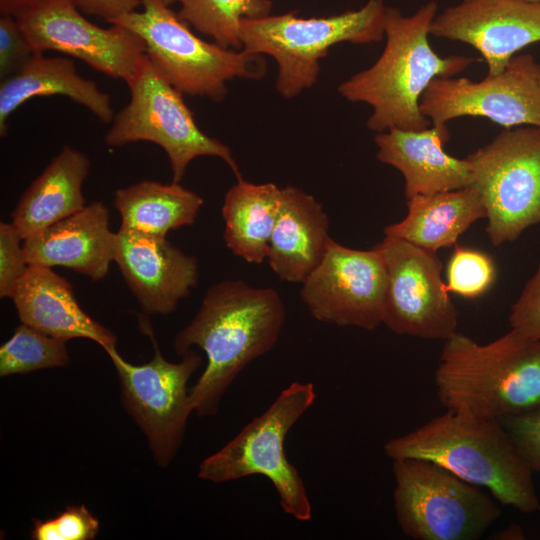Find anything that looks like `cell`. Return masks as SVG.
Here are the masks:
<instances>
[{"label":"cell","mask_w":540,"mask_h":540,"mask_svg":"<svg viewBox=\"0 0 540 540\" xmlns=\"http://www.w3.org/2000/svg\"><path fill=\"white\" fill-rule=\"evenodd\" d=\"M472 184L486 209V232L499 246L540 223V128L504 129L468 155Z\"/></svg>","instance_id":"10"},{"label":"cell","mask_w":540,"mask_h":540,"mask_svg":"<svg viewBox=\"0 0 540 540\" xmlns=\"http://www.w3.org/2000/svg\"><path fill=\"white\" fill-rule=\"evenodd\" d=\"M203 203L201 196L177 182L144 180L119 188L114 194L120 228L160 237L192 225Z\"/></svg>","instance_id":"26"},{"label":"cell","mask_w":540,"mask_h":540,"mask_svg":"<svg viewBox=\"0 0 540 540\" xmlns=\"http://www.w3.org/2000/svg\"><path fill=\"white\" fill-rule=\"evenodd\" d=\"M114 262L144 313L168 315L199 280L196 257L166 237L119 228Z\"/></svg>","instance_id":"17"},{"label":"cell","mask_w":540,"mask_h":540,"mask_svg":"<svg viewBox=\"0 0 540 540\" xmlns=\"http://www.w3.org/2000/svg\"><path fill=\"white\" fill-rule=\"evenodd\" d=\"M450 138L446 124L423 130L392 128L377 133V158L396 168L404 177L406 198L419 194L457 190L471 186L469 160L444 151Z\"/></svg>","instance_id":"19"},{"label":"cell","mask_w":540,"mask_h":540,"mask_svg":"<svg viewBox=\"0 0 540 540\" xmlns=\"http://www.w3.org/2000/svg\"><path fill=\"white\" fill-rule=\"evenodd\" d=\"M99 526V520L85 505H69L54 518L34 519L30 537L34 540H92Z\"/></svg>","instance_id":"30"},{"label":"cell","mask_w":540,"mask_h":540,"mask_svg":"<svg viewBox=\"0 0 540 540\" xmlns=\"http://www.w3.org/2000/svg\"><path fill=\"white\" fill-rule=\"evenodd\" d=\"M130 100L113 118L104 140L120 147L146 141L167 154L173 182L180 183L190 162L201 156L222 159L236 178H242L231 149L205 134L177 90L144 54L126 81Z\"/></svg>","instance_id":"8"},{"label":"cell","mask_w":540,"mask_h":540,"mask_svg":"<svg viewBox=\"0 0 540 540\" xmlns=\"http://www.w3.org/2000/svg\"><path fill=\"white\" fill-rule=\"evenodd\" d=\"M166 5L179 3L178 17L218 45L240 49V24L245 18L269 15L270 0H161Z\"/></svg>","instance_id":"27"},{"label":"cell","mask_w":540,"mask_h":540,"mask_svg":"<svg viewBox=\"0 0 540 540\" xmlns=\"http://www.w3.org/2000/svg\"><path fill=\"white\" fill-rule=\"evenodd\" d=\"M510 435L525 462L540 472V407L498 420Z\"/></svg>","instance_id":"32"},{"label":"cell","mask_w":540,"mask_h":540,"mask_svg":"<svg viewBox=\"0 0 540 540\" xmlns=\"http://www.w3.org/2000/svg\"><path fill=\"white\" fill-rule=\"evenodd\" d=\"M430 35L474 47L487 74L497 75L517 52L540 42V2L461 0L436 15Z\"/></svg>","instance_id":"16"},{"label":"cell","mask_w":540,"mask_h":540,"mask_svg":"<svg viewBox=\"0 0 540 540\" xmlns=\"http://www.w3.org/2000/svg\"><path fill=\"white\" fill-rule=\"evenodd\" d=\"M154 348L152 359L134 365L121 357L117 349L106 352L118 374L122 402L145 434L149 448L161 467L176 456L193 408L187 385L193 373L202 365V357L190 349L178 362L165 359L158 347L148 321H141Z\"/></svg>","instance_id":"11"},{"label":"cell","mask_w":540,"mask_h":540,"mask_svg":"<svg viewBox=\"0 0 540 540\" xmlns=\"http://www.w3.org/2000/svg\"><path fill=\"white\" fill-rule=\"evenodd\" d=\"M62 95L86 107L100 121L109 123L114 112L109 94L83 78L74 62L35 52L29 61L0 85V134L5 136L9 116L34 97Z\"/></svg>","instance_id":"23"},{"label":"cell","mask_w":540,"mask_h":540,"mask_svg":"<svg viewBox=\"0 0 540 540\" xmlns=\"http://www.w3.org/2000/svg\"><path fill=\"white\" fill-rule=\"evenodd\" d=\"M286 319L279 293L227 279L211 286L192 320L175 337L174 349L183 355L201 349L206 367L190 389L198 416H214L221 399L240 372L277 344Z\"/></svg>","instance_id":"1"},{"label":"cell","mask_w":540,"mask_h":540,"mask_svg":"<svg viewBox=\"0 0 540 540\" xmlns=\"http://www.w3.org/2000/svg\"><path fill=\"white\" fill-rule=\"evenodd\" d=\"M509 323L520 336L540 340V262L535 274L511 306Z\"/></svg>","instance_id":"34"},{"label":"cell","mask_w":540,"mask_h":540,"mask_svg":"<svg viewBox=\"0 0 540 540\" xmlns=\"http://www.w3.org/2000/svg\"><path fill=\"white\" fill-rule=\"evenodd\" d=\"M377 245L387 268L382 324L398 335L423 339L445 341L457 332L458 312L436 252L390 236Z\"/></svg>","instance_id":"12"},{"label":"cell","mask_w":540,"mask_h":540,"mask_svg":"<svg viewBox=\"0 0 540 540\" xmlns=\"http://www.w3.org/2000/svg\"><path fill=\"white\" fill-rule=\"evenodd\" d=\"M301 284L300 298L320 322L369 331L383 322L387 268L378 245L359 250L332 239L321 263Z\"/></svg>","instance_id":"14"},{"label":"cell","mask_w":540,"mask_h":540,"mask_svg":"<svg viewBox=\"0 0 540 540\" xmlns=\"http://www.w3.org/2000/svg\"><path fill=\"white\" fill-rule=\"evenodd\" d=\"M407 209L406 217L388 225L384 235L434 252L455 245L474 222L486 218L484 203L473 186L412 196Z\"/></svg>","instance_id":"24"},{"label":"cell","mask_w":540,"mask_h":540,"mask_svg":"<svg viewBox=\"0 0 540 540\" xmlns=\"http://www.w3.org/2000/svg\"><path fill=\"white\" fill-rule=\"evenodd\" d=\"M397 523L414 540H476L501 516L478 486L430 460H393Z\"/></svg>","instance_id":"9"},{"label":"cell","mask_w":540,"mask_h":540,"mask_svg":"<svg viewBox=\"0 0 540 540\" xmlns=\"http://www.w3.org/2000/svg\"><path fill=\"white\" fill-rule=\"evenodd\" d=\"M29 264L25 257L23 239L14 226L0 223V297H11Z\"/></svg>","instance_id":"31"},{"label":"cell","mask_w":540,"mask_h":540,"mask_svg":"<svg viewBox=\"0 0 540 540\" xmlns=\"http://www.w3.org/2000/svg\"><path fill=\"white\" fill-rule=\"evenodd\" d=\"M66 342L21 323L0 347V376L66 366L70 360Z\"/></svg>","instance_id":"28"},{"label":"cell","mask_w":540,"mask_h":540,"mask_svg":"<svg viewBox=\"0 0 540 540\" xmlns=\"http://www.w3.org/2000/svg\"><path fill=\"white\" fill-rule=\"evenodd\" d=\"M392 459L421 458L484 487L501 504L533 513L540 503L533 472L498 420L446 410L383 446Z\"/></svg>","instance_id":"3"},{"label":"cell","mask_w":540,"mask_h":540,"mask_svg":"<svg viewBox=\"0 0 540 540\" xmlns=\"http://www.w3.org/2000/svg\"><path fill=\"white\" fill-rule=\"evenodd\" d=\"M491 536L490 539L495 540H521L525 538L522 528L514 523L493 533Z\"/></svg>","instance_id":"37"},{"label":"cell","mask_w":540,"mask_h":540,"mask_svg":"<svg viewBox=\"0 0 540 540\" xmlns=\"http://www.w3.org/2000/svg\"><path fill=\"white\" fill-rule=\"evenodd\" d=\"M527 1H531V2H540V0H527Z\"/></svg>","instance_id":"39"},{"label":"cell","mask_w":540,"mask_h":540,"mask_svg":"<svg viewBox=\"0 0 540 540\" xmlns=\"http://www.w3.org/2000/svg\"><path fill=\"white\" fill-rule=\"evenodd\" d=\"M437 3L423 4L413 15L386 7L385 48L369 68L341 83L338 91L351 102L372 107L367 127L377 133L392 128L423 130L431 121L420 110V99L435 78L453 77L476 58L439 56L430 46V27Z\"/></svg>","instance_id":"2"},{"label":"cell","mask_w":540,"mask_h":540,"mask_svg":"<svg viewBox=\"0 0 540 540\" xmlns=\"http://www.w3.org/2000/svg\"><path fill=\"white\" fill-rule=\"evenodd\" d=\"M322 204L295 186L282 188L269 243L268 265L282 281L302 283L321 263L332 240Z\"/></svg>","instance_id":"21"},{"label":"cell","mask_w":540,"mask_h":540,"mask_svg":"<svg viewBox=\"0 0 540 540\" xmlns=\"http://www.w3.org/2000/svg\"><path fill=\"white\" fill-rule=\"evenodd\" d=\"M281 193L274 183L254 184L243 178L227 190L221 208L223 238L235 256L253 264L267 259Z\"/></svg>","instance_id":"25"},{"label":"cell","mask_w":540,"mask_h":540,"mask_svg":"<svg viewBox=\"0 0 540 540\" xmlns=\"http://www.w3.org/2000/svg\"><path fill=\"white\" fill-rule=\"evenodd\" d=\"M315 400L313 383L289 384L262 414L201 462L198 477L218 484L262 475L273 484L286 514L298 521H309L312 508L306 487L287 459L284 443L290 429Z\"/></svg>","instance_id":"6"},{"label":"cell","mask_w":540,"mask_h":540,"mask_svg":"<svg viewBox=\"0 0 540 540\" xmlns=\"http://www.w3.org/2000/svg\"><path fill=\"white\" fill-rule=\"evenodd\" d=\"M435 388L446 410L499 420L540 407V340L514 330L487 344L455 332L445 340Z\"/></svg>","instance_id":"4"},{"label":"cell","mask_w":540,"mask_h":540,"mask_svg":"<svg viewBox=\"0 0 540 540\" xmlns=\"http://www.w3.org/2000/svg\"><path fill=\"white\" fill-rule=\"evenodd\" d=\"M538 65L531 54H520L501 73L487 74L479 82L435 78L421 96V113L432 125L471 116L487 118L505 129L540 128Z\"/></svg>","instance_id":"13"},{"label":"cell","mask_w":540,"mask_h":540,"mask_svg":"<svg viewBox=\"0 0 540 540\" xmlns=\"http://www.w3.org/2000/svg\"><path fill=\"white\" fill-rule=\"evenodd\" d=\"M383 0H368L360 9L322 18H300L295 11L245 18L240 24L242 48L269 55L278 65L276 89L292 98L312 87L320 60L342 42L371 44L385 36Z\"/></svg>","instance_id":"5"},{"label":"cell","mask_w":540,"mask_h":540,"mask_svg":"<svg viewBox=\"0 0 540 540\" xmlns=\"http://www.w3.org/2000/svg\"><path fill=\"white\" fill-rule=\"evenodd\" d=\"M89 168L88 157L68 145L52 158L11 213V224L23 240L85 207L82 187Z\"/></svg>","instance_id":"22"},{"label":"cell","mask_w":540,"mask_h":540,"mask_svg":"<svg viewBox=\"0 0 540 540\" xmlns=\"http://www.w3.org/2000/svg\"><path fill=\"white\" fill-rule=\"evenodd\" d=\"M447 266V290L464 298H477L495 281L496 268L486 253L455 244Z\"/></svg>","instance_id":"29"},{"label":"cell","mask_w":540,"mask_h":540,"mask_svg":"<svg viewBox=\"0 0 540 540\" xmlns=\"http://www.w3.org/2000/svg\"><path fill=\"white\" fill-rule=\"evenodd\" d=\"M116 233L109 211L101 201L23 240L28 264L62 266L93 281L106 277L114 261Z\"/></svg>","instance_id":"18"},{"label":"cell","mask_w":540,"mask_h":540,"mask_svg":"<svg viewBox=\"0 0 540 540\" xmlns=\"http://www.w3.org/2000/svg\"><path fill=\"white\" fill-rule=\"evenodd\" d=\"M112 24L138 35L145 54L181 93L221 101L234 78L259 79L265 73L261 55L224 48L196 36L161 0H144L141 11Z\"/></svg>","instance_id":"7"},{"label":"cell","mask_w":540,"mask_h":540,"mask_svg":"<svg viewBox=\"0 0 540 540\" xmlns=\"http://www.w3.org/2000/svg\"><path fill=\"white\" fill-rule=\"evenodd\" d=\"M36 0H0L1 15L15 16L19 11L31 5Z\"/></svg>","instance_id":"36"},{"label":"cell","mask_w":540,"mask_h":540,"mask_svg":"<svg viewBox=\"0 0 540 540\" xmlns=\"http://www.w3.org/2000/svg\"><path fill=\"white\" fill-rule=\"evenodd\" d=\"M34 50L20 29L15 17L0 18V78L16 74L32 57Z\"/></svg>","instance_id":"33"},{"label":"cell","mask_w":540,"mask_h":540,"mask_svg":"<svg viewBox=\"0 0 540 540\" xmlns=\"http://www.w3.org/2000/svg\"><path fill=\"white\" fill-rule=\"evenodd\" d=\"M13 17L34 52L70 55L125 82L145 54L144 42L134 32L116 24L100 27L70 0H36Z\"/></svg>","instance_id":"15"},{"label":"cell","mask_w":540,"mask_h":540,"mask_svg":"<svg viewBox=\"0 0 540 540\" xmlns=\"http://www.w3.org/2000/svg\"><path fill=\"white\" fill-rule=\"evenodd\" d=\"M538 78H539V83H540V64L538 65Z\"/></svg>","instance_id":"38"},{"label":"cell","mask_w":540,"mask_h":540,"mask_svg":"<svg viewBox=\"0 0 540 540\" xmlns=\"http://www.w3.org/2000/svg\"><path fill=\"white\" fill-rule=\"evenodd\" d=\"M85 14L94 15L112 24L119 18L137 11L144 0H70Z\"/></svg>","instance_id":"35"},{"label":"cell","mask_w":540,"mask_h":540,"mask_svg":"<svg viewBox=\"0 0 540 540\" xmlns=\"http://www.w3.org/2000/svg\"><path fill=\"white\" fill-rule=\"evenodd\" d=\"M10 299L21 323L65 341L90 339L105 352L116 349L114 333L82 309L70 282L51 267L29 264Z\"/></svg>","instance_id":"20"}]
</instances>
